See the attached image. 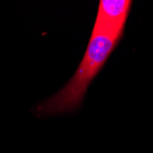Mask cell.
I'll list each match as a JSON object with an SVG mask.
<instances>
[{
  "label": "cell",
  "instance_id": "obj_1",
  "mask_svg": "<svg viewBox=\"0 0 153 153\" xmlns=\"http://www.w3.org/2000/svg\"><path fill=\"white\" fill-rule=\"evenodd\" d=\"M119 37L92 32L82 60L65 86L38 107L40 115L72 111L82 103L91 81L98 74L117 46Z\"/></svg>",
  "mask_w": 153,
  "mask_h": 153
},
{
  "label": "cell",
  "instance_id": "obj_2",
  "mask_svg": "<svg viewBox=\"0 0 153 153\" xmlns=\"http://www.w3.org/2000/svg\"><path fill=\"white\" fill-rule=\"evenodd\" d=\"M131 5L130 0H101L92 32L120 38Z\"/></svg>",
  "mask_w": 153,
  "mask_h": 153
}]
</instances>
